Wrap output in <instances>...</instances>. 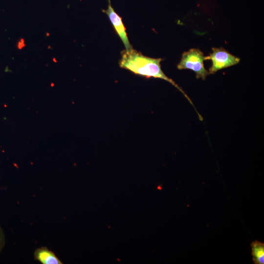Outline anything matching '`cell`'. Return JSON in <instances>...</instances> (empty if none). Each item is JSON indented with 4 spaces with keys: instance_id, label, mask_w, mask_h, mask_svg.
<instances>
[{
    "instance_id": "cell-1",
    "label": "cell",
    "mask_w": 264,
    "mask_h": 264,
    "mask_svg": "<svg viewBox=\"0 0 264 264\" xmlns=\"http://www.w3.org/2000/svg\"><path fill=\"white\" fill-rule=\"evenodd\" d=\"M161 58H153L143 55L141 52L133 49L121 52L119 62L120 67L130 70L132 73L147 78L153 77L163 79L175 86L189 101H192L184 91L171 79L168 77L161 68Z\"/></svg>"
},
{
    "instance_id": "cell-2",
    "label": "cell",
    "mask_w": 264,
    "mask_h": 264,
    "mask_svg": "<svg viewBox=\"0 0 264 264\" xmlns=\"http://www.w3.org/2000/svg\"><path fill=\"white\" fill-rule=\"evenodd\" d=\"M205 56L199 49L192 48L183 53L181 60L177 66L178 69H189L196 73L197 78L205 80L209 74L204 67V61Z\"/></svg>"
},
{
    "instance_id": "cell-3",
    "label": "cell",
    "mask_w": 264,
    "mask_h": 264,
    "mask_svg": "<svg viewBox=\"0 0 264 264\" xmlns=\"http://www.w3.org/2000/svg\"><path fill=\"white\" fill-rule=\"evenodd\" d=\"M211 60L212 66L209 69V74H214L221 69L237 65L240 59L232 55L223 47L212 48V52L205 56V60Z\"/></svg>"
},
{
    "instance_id": "cell-4",
    "label": "cell",
    "mask_w": 264,
    "mask_h": 264,
    "mask_svg": "<svg viewBox=\"0 0 264 264\" xmlns=\"http://www.w3.org/2000/svg\"><path fill=\"white\" fill-rule=\"evenodd\" d=\"M108 16L112 23L115 31L121 39L126 48V50L129 51L132 49V47L130 43L126 28L123 23L121 18L115 12L109 3L107 9L103 10Z\"/></svg>"
},
{
    "instance_id": "cell-5",
    "label": "cell",
    "mask_w": 264,
    "mask_h": 264,
    "mask_svg": "<svg viewBox=\"0 0 264 264\" xmlns=\"http://www.w3.org/2000/svg\"><path fill=\"white\" fill-rule=\"evenodd\" d=\"M34 256L36 260L43 264H62L53 252L44 247L36 249Z\"/></svg>"
},
{
    "instance_id": "cell-6",
    "label": "cell",
    "mask_w": 264,
    "mask_h": 264,
    "mask_svg": "<svg viewBox=\"0 0 264 264\" xmlns=\"http://www.w3.org/2000/svg\"><path fill=\"white\" fill-rule=\"evenodd\" d=\"M252 255L255 264H264V243L255 241L251 243Z\"/></svg>"
},
{
    "instance_id": "cell-7",
    "label": "cell",
    "mask_w": 264,
    "mask_h": 264,
    "mask_svg": "<svg viewBox=\"0 0 264 264\" xmlns=\"http://www.w3.org/2000/svg\"><path fill=\"white\" fill-rule=\"evenodd\" d=\"M4 244V237L3 231L0 226V252Z\"/></svg>"
},
{
    "instance_id": "cell-8",
    "label": "cell",
    "mask_w": 264,
    "mask_h": 264,
    "mask_svg": "<svg viewBox=\"0 0 264 264\" xmlns=\"http://www.w3.org/2000/svg\"><path fill=\"white\" fill-rule=\"evenodd\" d=\"M25 46L24 41L23 39H21V40L19 42L18 44V48L20 49L22 48Z\"/></svg>"
},
{
    "instance_id": "cell-9",
    "label": "cell",
    "mask_w": 264,
    "mask_h": 264,
    "mask_svg": "<svg viewBox=\"0 0 264 264\" xmlns=\"http://www.w3.org/2000/svg\"><path fill=\"white\" fill-rule=\"evenodd\" d=\"M109 0V3H110V0Z\"/></svg>"
}]
</instances>
